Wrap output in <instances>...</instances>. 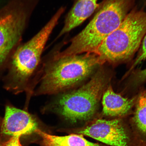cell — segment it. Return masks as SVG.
I'll list each match as a JSON object with an SVG mask.
<instances>
[{
  "mask_svg": "<svg viewBox=\"0 0 146 146\" xmlns=\"http://www.w3.org/2000/svg\"><path fill=\"white\" fill-rule=\"evenodd\" d=\"M135 1L103 0L90 22L71 40L70 44L67 48L56 54V58L93 53L102 42L119 27Z\"/></svg>",
  "mask_w": 146,
  "mask_h": 146,
  "instance_id": "cell-1",
  "label": "cell"
},
{
  "mask_svg": "<svg viewBox=\"0 0 146 146\" xmlns=\"http://www.w3.org/2000/svg\"><path fill=\"white\" fill-rule=\"evenodd\" d=\"M103 64L96 54L86 53L52 59L40 72L35 96L61 94L81 83L97 65Z\"/></svg>",
  "mask_w": 146,
  "mask_h": 146,
  "instance_id": "cell-2",
  "label": "cell"
},
{
  "mask_svg": "<svg viewBox=\"0 0 146 146\" xmlns=\"http://www.w3.org/2000/svg\"><path fill=\"white\" fill-rule=\"evenodd\" d=\"M146 33V12L134 10L107 36L93 54L103 63L124 61L134 54Z\"/></svg>",
  "mask_w": 146,
  "mask_h": 146,
  "instance_id": "cell-3",
  "label": "cell"
},
{
  "mask_svg": "<svg viewBox=\"0 0 146 146\" xmlns=\"http://www.w3.org/2000/svg\"><path fill=\"white\" fill-rule=\"evenodd\" d=\"M105 83L104 75L100 71L85 84L60 94L50 109L70 123L90 121L95 113Z\"/></svg>",
  "mask_w": 146,
  "mask_h": 146,
  "instance_id": "cell-4",
  "label": "cell"
},
{
  "mask_svg": "<svg viewBox=\"0 0 146 146\" xmlns=\"http://www.w3.org/2000/svg\"><path fill=\"white\" fill-rule=\"evenodd\" d=\"M78 134L90 137L109 146H139L142 143L132 128L120 119L91 120L76 129Z\"/></svg>",
  "mask_w": 146,
  "mask_h": 146,
  "instance_id": "cell-5",
  "label": "cell"
},
{
  "mask_svg": "<svg viewBox=\"0 0 146 146\" xmlns=\"http://www.w3.org/2000/svg\"><path fill=\"white\" fill-rule=\"evenodd\" d=\"M27 15L22 8L11 9L0 14V65L21 38Z\"/></svg>",
  "mask_w": 146,
  "mask_h": 146,
  "instance_id": "cell-6",
  "label": "cell"
},
{
  "mask_svg": "<svg viewBox=\"0 0 146 146\" xmlns=\"http://www.w3.org/2000/svg\"><path fill=\"white\" fill-rule=\"evenodd\" d=\"M38 127L39 123L32 115L12 106H6L1 124V135H26L36 133Z\"/></svg>",
  "mask_w": 146,
  "mask_h": 146,
  "instance_id": "cell-7",
  "label": "cell"
},
{
  "mask_svg": "<svg viewBox=\"0 0 146 146\" xmlns=\"http://www.w3.org/2000/svg\"><path fill=\"white\" fill-rule=\"evenodd\" d=\"M98 0H76L66 18L64 25L59 36L79 25L94 13L100 4Z\"/></svg>",
  "mask_w": 146,
  "mask_h": 146,
  "instance_id": "cell-8",
  "label": "cell"
},
{
  "mask_svg": "<svg viewBox=\"0 0 146 146\" xmlns=\"http://www.w3.org/2000/svg\"><path fill=\"white\" fill-rule=\"evenodd\" d=\"M134 99L125 98L115 93L109 87L104 93L102 100L103 114L111 117H121L129 112Z\"/></svg>",
  "mask_w": 146,
  "mask_h": 146,
  "instance_id": "cell-9",
  "label": "cell"
},
{
  "mask_svg": "<svg viewBox=\"0 0 146 146\" xmlns=\"http://www.w3.org/2000/svg\"><path fill=\"white\" fill-rule=\"evenodd\" d=\"M36 133L41 138L43 146H109L88 141L81 134L56 136L47 134L39 129L36 131Z\"/></svg>",
  "mask_w": 146,
  "mask_h": 146,
  "instance_id": "cell-10",
  "label": "cell"
},
{
  "mask_svg": "<svg viewBox=\"0 0 146 146\" xmlns=\"http://www.w3.org/2000/svg\"><path fill=\"white\" fill-rule=\"evenodd\" d=\"M133 123L132 129L137 138L146 145V91L139 98Z\"/></svg>",
  "mask_w": 146,
  "mask_h": 146,
  "instance_id": "cell-11",
  "label": "cell"
},
{
  "mask_svg": "<svg viewBox=\"0 0 146 146\" xmlns=\"http://www.w3.org/2000/svg\"><path fill=\"white\" fill-rule=\"evenodd\" d=\"M141 48L136 58L135 61L131 67L132 69L139 64L146 58V33L143 38Z\"/></svg>",
  "mask_w": 146,
  "mask_h": 146,
  "instance_id": "cell-12",
  "label": "cell"
},
{
  "mask_svg": "<svg viewBox=\"0 0 146 146\" xmlns=\"http://www.w3.org/2000/svg\"><path fill=\"white\" fill-rule=\"evenodd\" d=\"M21 137L18 135L11 137L8 141L2 142L1 146H22L20 142Z\"/></svg>",
  "mask_w": 146,
  "mask_h": 146,
  "instance_id": "cell-13",
  "label": "cell"
},
{
  "mask_svg": "<svg viewBox=\"0 0 146 146\" xmlns=\"http://www.w3.org/2000/svg\"><path fill=\"white\" fill-rule=\"evenodd\" d=\"M137 79L139 81H143L146 80V69L138 73Z\"/></svg>",
  "mask_w": 146,
  "mask_h": 146,
  "instance_id": "cell-14",
  "label": "cell"
},
{
  "mask_svg": "<svg viewBox=\"0 0 146 146\" xmlns=\"http://www.w3.org/2000/svg\"><path fill=\"white\" fill-rule=\"evenodd\" d=\"M2 145V142L1 141V140H0V146H1Z\"/></svg>",
  "mask_w": 146,
  "mask_h": 146,
  "instance_id": "cell-15",
  "label": "cell"
},
{
  "mask_svg": "<svg viewBox=\"0 0 146 146\" xmlns=\"http://www.w3.org/2000/svg\"><path fill=\"white\" fill-rule=\"evenodd\" d=\"M139 146H146V145H140Z\"/></svg>",
  "mask_w": 146,
  "mask_h": 146,
  "instance_id": "cell-16",
  "label": "cell"
},
{
  "mask_svg": "<svg viewBox=\"0 0 146 146\" xmlns=\"http://www.w3.org/2000/svg\"><path fill=\"white\" fill-rule=\"evenodd\" d=\"M1 118H0V123H1Z\"/></svg>",
  "mask_w": 146,
  "mask_h": 146,
  "instance_id": "cell-17",
  "label": "cell"
}]
</instances>
